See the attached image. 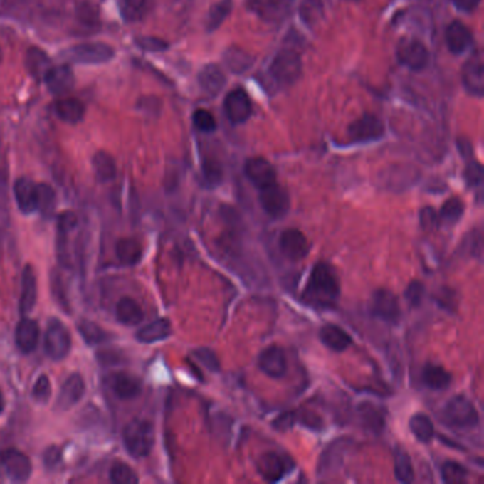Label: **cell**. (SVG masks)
Instances as JSON below:
<instances>
[{
	"label": "cell",
	"instance_id": "6da1fadb",
	"mask_svg": "<svg viewBox=\"0 0 484 484\" xmlns=\"http://www.w3.org/2000/svg\"><path fill=\"white\" fill-rule=\"evenodd\" d=\"M340 298V281L335 270L327 263H317L311 270L302 301L317 310L335 308Z\"/></svg>",
	"mask_w": 484,
	"mask_h": 484
},
{
	"label": "cell",
	"instance_id": "7a4b0ae2",
	"mask_svg": "<svg viewBox=\"0 0 484 484\" xmlns=\"http://www.w3.org/2000/svg\"><path fill=\"white\" fill-rule=\"evenodd\" d=\"M155 443V431L145 419H132L124 429V445L132 458H147Z\"/></svg>",
	"mask_w": 484,
	"mask_h": 484
},
{
	"label": "cell",
	"instance_id": "3957f363",
	"mask_svg": "<svg viewBox=\"0 0 484 484\" xmlns=\"http://www.w3.org/2000/svg\"><path fill=\"white\" fill-rule=\"evenodd\" d=\"M46 354L53 361L64 359L71 349V334L60 320H50L44 335Z\"/></svg>",
	"mask_w": 484,
	"mask_h": 484
},
{
	"label": "cell",
	"instance_id": "277c9868",
	"mask_svg": "<svg viewBox=\"0 0 484 484\" xmlns=\"http://www.w3.org/2000/svg\"><path fill=\"white\" fill-rule=\"evenodd\" d=\"M302 63L300 54L291 48L278 51L270 65V73L281 84H293L301 77Z\"/></svg>",
	"mask_w": 484,
	"mask_h": 484
},
{
	"label": "cell",
	"instance_id": "5b68a950",
	"mask_svg": "<svg viewBox=\"0 0 484 484\" xmlns=\"http://www.w3.org/2000/svg\"><path fill=\"white\" fill-rule=\"evenodd\" d=\"M115 51L110 44L101 41L81 43L67 51V58L77 64H102L114 57Z\"/></svg>",
	"mask_w": 484,
	"mask_h": 484
},
{
	"label": "cell",
	"instance_id": "8992f818",
	"mask_svg": "<svg viewBox=\"0 0 484 484\" xmlns=\"http://www.w3.org/2000/svg\"><path fill=\"white\" fill-rule=\"evenodd\" d=\"M445 415L448 421L456 428L470 429V428L478 426L479 424V414L475 405L462 395L453 396L448 402L445 408Z\"/></svg>",
	"mask_w": 484,
	"mask_h": 484
},
{
	"label": "cell",
	"instance_id": "52a82bcc",
	"mask_svg": "<svg viewBox=\"0 0 484 484\" xmlns=\"http://www.w3.org/2000/svg\"><path fill=\"white\" fill-rule=\"evenodd\" d=\"M294 468V463L290 458L280 455L277 452H267L263 453L258 459H257V472L258 475L270 483H275L280 482L281 479H284L285 475H288V472H291V469Z\"/></svg>",
	"mask_w": 484,
	"mask_h": 484
},
{
	"label": "cell",
	"instance_id": "ba28073f",
	"mask_svg": "<svg viewBox=\"0 0 484 484\" xmlns=\"http://www.w3.org/2000/svg\"><path fill=\"white\" fill-rule=\"evenodd\" d=\"M371 312L374 317L388 324H396L402 315L398 297L392 291L385 288H379L372 294Z\"/></svg>",
	"mask_w": 484,
	"mask_h": 484
},
{
	"label": "cell",
	"instance_id": "9c48e42d",
	"mask_svg": "<svg viewBox=\"0 0 484 484\" xmlns=\"http://www.w3.org/2000/svg\"><path fill=\"white\" fill-rule=\"evenodd\" d=\"M260 205L273 219L284 218L290 211V196L277 182L260 189Z\"/></svg>",
	"mask_w": 484,
	"mask_h": 484
},
{
	"label": "cell",
	"instance_id": "30bf717a",
	"mask_svg": "<svg viewBox=\"0 0 484 484\" xmlns=\"http://www.w3.org/2000/svg\"><path fill=\"white\" fill-rule=\"evenodd\" d=\"M0 468L16 483L27 482L33 470L30 459L16 449H6L0 453Z\"/></svg>",
	"mask_w": 484,
	"mask_h": 484
},
{
	"label": "cell",
	"instance_id": "8fae6325",
	"mask_svg": "<svg viewBox=\"0 0 484 484\" xmlns=\"http://www.w3.org/2000/svg\"><path fill=\"white\" fill-rule=\"evenodd\" d=\"M396 56L401 64L414 71L424 70L429 63V51L418 38H404L398 46Z\"/></svg>",
	"mask_w": 484,
	"mask_h": 484
},
{
	"label": "cell",
	"instance_id": "7c38bea8",
	"mask_svg": "<svg viewBox=\"0 0 484 484\" xmlns=\"http://www.w3.org/2000/svg\"><path fill=\"white\" fill-rule=\"evenodd\" d=\"M278 246H280V251L283 253V256L291 261H300L305 258L311 248L305 235L300 232L298 229L284 231L280 236Z\"/></svg>",
	"mask_w": 484,
	"mask_h": 484
},
{
	"label": "cell",
	"instance_id": "4fadbf2b",
	"mask_svg": "<svg viewBox=\"0 0 484 484\" xmlns=\"http://www.w3.org/2000/svg\"><path fill=\"white\" fill-rule=\"evenodd\" d=\"M385 132V127L375 115H364L354 121L348 128V135L354 142H368L379 140Z\"/></svg>",
	"mask_w": 484,
	"mask_h": 484
},
{
	"label": "cell",
	"instance_id": "5bb4252c",
	"mask_svg": "<svg viewBox=\"0 0 484 484\" xmlns=\"http://www.w3.org/2000/svg\"><path fill=\"white\" fill-rule=\"evenodd\" d=\"M85 392V384L80 374L70 375L63 384L56 401V411L65 412L77 405Z\"/></svg>",
	"mask_w": 484,
	"mask_h": 484
},
{
	"label": "cell",
	"instance_id": "9a60e30c",
	"mask_svg": "<svg viewBox=\"0 0 484 484\" xmlns=\"http://www.w3.org/2000/svg\"><path fill=\"white\" fill-rule=\"evenodd\" d=\"M244 174L247 179L258 189L275 184V169L267 159L260 157L246 161Z\"/></svg>",
	"mask_w": 484,
	"mask_h": 484
},
{
	"label": "cell",
	"instance_id": "2e32d148",
	"mask_svg": "<svg viewBox=\"0 0 484 484\" xmlns=\"http://www.w3.org/2000/svg\"><path fill=\"white\" fill-rule=\"evenodd\" d=\"M258 368L270 378H281L287 372V358L280 347H268L260 352L257 359Z\"/></svg>",
	"mask_w": 484,
	"mask_h": 484
},
{
	"label": "cell",
	"instance_id": "e0dca14e",
	"mask_svg": "<svg viewBox=\"0 0 484 484\" xmlns=\"http://www.w3.org/2000/svg\"><path fill=\"white\" fill-rule=\"evenodd\" d=\"M225 111L233 124H243L251 115V101L246 91L236 88L225 98Z\"/></svg>",
	"mask_w": 484,
	"mask_h": 484
},
{
	"label": "cell",
	"instance_id": "ac0fdd59",
	"mask_svg": "<svg viewBox=\"0 0 484 484\" xmlns=\"http://www.w3.org/2000/svg\"><path fill=\"white\" fill-rule=\"evenodd\" d=\"M48 91L54 95H64L74 87V73L70 65L61 64L57 67H51L46 77L43 78Z\"/></svg>",
	"mask_w": 484,
	"mask_h": 484
},
{
	"label": "cell",
	"instance_id": "d6986e66",
	"mask_svg": "<svg viewBox=\"0 0 484 484\" xmlns=\"http://www.w3.org/2000/svg\"><path fill=\"white\" fill-rule=\"evenodd\" d=\"M463 83L469 93L482 97L484 94V64L482 54L472 56L463 65Z\"/></svg>",
	"mask_w": 484,
	"mask_h": 484
},
{
	"label": "cell",
	"instance_id": "ffe728a7",
	"mask_svg": "<svg viewBox=\"0 0 484 484\" xmlns=\"http://www.w3.org/2000/svg\"><path fill=\"white\" fill-rule=\"evenodd\" d=\"M108 385L112 389V392L120 399H124V401L137 398L142 391L141 381L137 377L131 374H125V372L112 374L108 378Z\"/></svg>",
	"mask_w": 484,
	"mask_h": 484
},
{
	"label": "cell",
	"instance_id": "44dd1931",
	"mask_svg": "<svg viewBox=\"0 0 484 484\" xmlns=\"http://www.w3.org/2000/svg\"><path fill=\"white\" fill-rule=\"evenodd\" d=\"M291 0H248V7L267 21L284 19L291 7Z\"/></svg>",
	"mask_w": 484,
	"mask_h": 484
},
{
	"label": "cell",
	"instance_id": "7402d4cb",
	"mask_svg": "<svg viewBox=\"0 0 484 484\" xmlns=\"http://www.w3.org/2000/svg\"><path fill=\"white\" fill-rule=\"evenodd\" d=\"M40 330L38 324L31 318H24L17 324L16 332H14V341L17 348L23 354H30L36 349L38 344Z\"/></svg>",
	"mask_w": 484,
	"mask_h": 484
},
{
	"label": "cell",
	"instance_id": "603a6c76",
	"mask_svg": "<svg viewBox=\"0 0 484 484\" xmlns=\"http://www.w3.org/2000/svg\"><path fill=\"white\" fill-rule=\"evenodd\" d=\"M36 300H37L36 274L30 265H26L21 274V293L19 302V310L23 317L27 315L34 308Z\"/></svg>",
	"mask_w": 484,
	"mask_h": 484
},
{
	"label": "cell",
	"instance_id": "cb8c5ba5",
	"mask_svg": "<svg viewBox=\"0 0 484 484\" xmlns=\"http://www.w3.org/2000/svg\"><path fill=\"white\" fill-rule=\"evenodd\" d=\"M14 198L19 209L30 215L37 211L36 208V184L28 178H19L14 182Z\"/></svg>",
	"mask_w": 484,
	"mask_h": 484
},
{
	"label": "cell",
	"instance_id": "d4e9b609",
	"mask_svg": "<svg viewBox=\"0 0 484 484\" xmlns=\"http://www.w3.org/2000/svg\"><path fill=\"white\" fill-rule=\"evenodd\" d=\"M320 340L327 348H330L335 352H342V351L348 349L352 344L351 335L344 328H341L335 324L324 325L320 331Z\"/></svg>",
	"mask_w": 484,
	"mask_h": 484
},
{
	"label": "cell",
	"instance_id": "484cf974",
	"mask_svg": "<svg viewBox=\"0 0 484 484\" xmlns=\"http://www.w3.org/2000/svg\"><path fill=\"white\" fill-rule=\"evenodd\" d=\"M446 44L455 54L465 53L472 44V33L462 21H453L446 28Z\"/></svg>",
	"mask_w": 484,
	"mask_h": 484
},
{
	"label": "cell",
	"instance_id": "4316f807",
	"mask_svg": "<svg viewBox=\"0 0 484 484\" xmlns=\"http://www.w3.org/2000/svg\"><path fill=\"white\" fill-rule=\"evenodd\" d=\"M24 64L30 75L36 80H43L48 70L53 67L50 57L40 47H30L26 51Z\"/></svg>",
	"mask_w": 484,
	"mask_h": 484
},
{
	"label": "cell",
	"instance_id": "83f0119b",
	"mask_svg": "<svg viewBox=\"0 0 484 484\" xmlns=\"http://www.w3.org/2000/svg\"><path fill=\"white\" fill-rule=\"evenodd\" d=\"M199 84L209 95H218L226 84V77L219 65L208 64L199 73Z\"/></svg>",
	"mask_w": 484,
	"mask_h": 484
},
{
	"label": "cell",
	"instance_id": "f1b7e54d",
	"mask_svg": "<svg viewBox=\"0 0 484 484\" xmlns=\"http://www.w3.org/2000/svg\"><path fill=\"white\" fill-rule=\"evenodd\" d=\"M171 334H172L171 321L167 318H159L142 327L137 332V340L142 344H154L167 340Z\"/></svg>",
	"mask_w": 484,
	"mask_h": 484
},
{
	"label": "cell",
	"instance_id": "f546056e",
	"mask_svg": "<svg viewBox=\"0 0 484 484\" xmlns=\"http://www.w3.org/2000/svg\"><path fill=\"white\" fill-rule=\"evenodd\" d=\"M56 114L63 122L74 125V124H78L80 121H83L84 114H85V108H84V104L78 98L67 97V98L57 101Z\"/></svg>",
	"mask_w": 484,
	"mask_h": 484
},
{
	"label": "cell",
	"instance_id": "4dcf8cb0",
	"mask_svg": "<svg viewBox=\"0 0 484 484\" xmlns=\"http://www.w3.org/2000/svg\"><path fill=\"white\" fill-rule=\"evenodd\" d=\"M117 320L124 325H138L144 320V311L131 297H122L115 307Z\"/></svg>",
	"mask_w": 484,
	"mask_h": 484
},
{
	"label": "cell",
	"instance_id": "1f68e13d",
	"mask_svg": "<svg viewBox=\"0 0 484 484\" xmlns=\"http://www.w3.org/2000/svg\"><path fill=\"white\" fill-rule=\"evenodd\" d=\"M93 169H94L95 178L102 184L111 182L117 177L115 159L108 152H104V151H98L93 157Z\"/></svg>",
	"mask_w": 484,
	"mask_h": 484
},
{
	"label": "cell",
	"instance_id": "d6a6232c",
	"mask_svg": "<svg viewBox=\"0 0 484 484\" xmlns=\"http://www.w3.org/2000/svg\"><path fill=\"white\" fill-rule=\"evenodd\" d=\"M223 60H225L226 67L236 74H242V73L248 71L254 63V58L248 51H246L242 47H235V46L229 47L223 53Z\"/></svg>",
	"mask_w": 484,
	"mask_h": 484
},
{
	"label": "cell",
	"instance_id": "836d02e7",
	"mask_svg": "<svg viewBox=\"0 0 484 484\" xmlns=\"http://www.w3.org/2000/svg\"><path fill=\"white\" fill-rule=\"evenodd\" d=\"M422 379L425 385L433 391H442L446 389L452 382V375L441 365L428 364L424 368Z\"/></svg>",
	"mask_w": 484,
	"mask_h": 484
},
{
	"label": "cell",
	"instance_id": "e575fe53",
	"mask_svg": "<svg viewBox=\"0 0 484 484\" xmlns=\"http://www.w3.org/2000/svg\"><path fill=\"white\" fill-rule=\"evenodd\" d=\"M115 254L125 265H135L142 257V246L137 239L122 238L115 244Z\"/></svg>",
	"mask_w": 484,
	"mask_h": 484
},
{
	"label": "cell",
	"instance_id": "d590c367",
	"mask_svg": "<svg viewBox=\"0 0 484 484\" xmlns=\"http://www.w3.org/2000/svg\"><path fill=\"white\" fill-rule=\"evenodd\" d=\"M395 476L401 483L409 484L415 480V470L408 452L402 448H396L394 452Z\"/></svg>",
	"mask_w": 484,
	"mask_h": 484
},
{
	"label": "cell",
	"instance_id": "8d00e7d4",
	"mask_svg": "<svg viewBox=\"0 0 484 484\" xmlns=\"http://www.w3.org/2000/svg\"><path fill=\"white\" fill-rule=\"evenodd\" d=\"M409 428H411V432L414 433V436L424 443L431 442L435 436V426H433L431 418L426 416L425 414L414 415L409 421Z\"/></svg>",
	"mask_w": 484,
	"mask_h": 484
},
{
	"label": "cell",
	"instance_id": "74e56055",
	"mask_svg": "<svg viewBox=\"0 0 484 484\" xmlns=\"http://www.w3.org/2000/svg\"><path fill=\"white\" fill-rule=\"evenodd\" d=\"M77 328H78V332L81 334V337L84 338V341L88 345H100V344H104L110 340L108 332L93 321L81 320L78 322Z\"/></svg>",
	"mask_w": 484,
	"mask_h": 484
},
{
	"label": "cell",
	"instance_id": "f35d334b",
	"mask_svg": "<svg viewBox=\"0 0 484 484\" xmlns=\"http://www.w3.org/2000/svg\"><path fill=\"white\" fill-rule=\"evenodd\" d=\"M36 208L43 216H51L56 209V194L46 184L36 185Z\"/></svg>",
	"mask_w": 484,
	"mask_h": 484
},
{
	"label": "cell",
	"instance_id": "ab89813d",
	"mask_svg": "<svg viewBox=\"0 0 484 484\" xmlns=\"http://www.w3.org/2000/svg\"><path fill=\"white\" fill-rule=\"evenodd\" d=\"M232 7H233L232 0H219L216 4H214L206 17L208 30L214 31L219 28L223 24V21L228 19V16L231 14Z\"/></svg>",
	"mask_w": 484,
	"mask_h": 484
},
{
	"label": "cell",
	"instance_id": "60d3db41",
	"mask_svg": "<svg viewBox=\"0 0 484 484\" xmlns=\"http://www.w3.org/2000/svg\"><path fill=\"white\" fill-rule=\"evenodd\" d=\"M463 212H465V204L459 198H451L443 204L439 218L441 221L446 223L455 225L462 219Z\"/></svg>",
	"mask_w": 484,
	"mask_h": 484
},
{
	"label": "cell",
	"instance_id": "b9f144b4",
	"mask_svg": "<svg viewBox=\"0 0 484 484\" xmlns=\"http://www.w3.org/2000/svg\"><path fill=\"white\" fill-rule=\"evenodd\" d=\"M442 478L445 483H465L468 480V470L456 462H446L442 466Z\"/></svg>",
	"mask_w": 484,
	"mask_h": 484
},
{
	"label": "cell",
	"instance_id": "7bdbcfd3",
	"mask_svg": "<svg viewBox=\"0 0 484 484\" xmlns=\"http://www.w3.org/2000/svg\"><path fill=\"white\" fill-rule=\"evenodd\" d=\"M361 415L365 421V425L372 431L379 433L384 429V415L379 409L369 404H364L361 406Z\"/></svg>",
	"mask_w": 484,
	"mask_h": 484
},
{
	"label": "cell",
	"instance_id": "ee69618b",
	"mask_svg": "<svg viewBox=\"0 0 484 484\" xmlns=\"http://www.w3.org/2000/svg\"><path fill=\"white\" fill-rule=\"evenodd\" d=\"M145 0H121V16L127 21L140 20L145 14Z\"/></svg>",
	"mask_w": 484,
	"mask_h": 484
},
{
	"label": "cell",
	"instance_id": "f6af8a7d",
	"mask_svg": "<svg viewBox=\"0 0 484 484\" xmlns=\"http://www.w3.org/2000/svg\"><path fill=\"white\" fill-rule=\"evenodd\" d=\"M111 482L115 484H137L138 476L135 472L125 463H115L110 472Z\"/></svg>",
	"mask_w": 484,
	"mask_h": 484
},
{
	"label": "cell",
	"instance_id": "bcb514c9",
	"mask_svg": "<svg viewBox=\"0 0 484 484\" xmlns=\"http://www.w3.org/2000/svg\"><path fill=\"white\" fill-rule=\"evenodd\" d=\"M202 172H204V178L206 184L212 188L218 186L223 179L222 165L215 159H205L202 165Z\"/></svg>",
	"mask_w": 484,
	"mask_h": 484
},
{
	"label": "cell",
	"instance_id": "7dc6e473",
	"mask_svg": "<svg viewBox=\"0 0 484 484\" xmlns=\"http://www.w3.org/2000/svg\"><path fill=\"white\" fill-rule=\"evenodd\" d=\"M345 449L344 442H334L330 448H327V451L322 455L321 459V466H322V472H328L330 469H335L337 468V462L341 463V455L342 451Z\"/></svg>",
	"mask_w": 484,
	"mask_h": 484
},
{
	"label": "cell",
	"instance_id": "c3c4849f",
	"mask_svg": "<svg viewBox=\"0 0 484 484\" xmlns=\"http://www.w3.org/2000/svg\"><path fill=\"white\" fill-rule=\"evenodd\" d=\"M324 13V0H304L301 6V17L305 23L312 24L321 19Z\"/></svg>",
	"mask_w": 484,
	"mask_h": 484
},
{
	"label": "cell",
	"instance_id": "681fc988",
	"mask_svg": "<svg viewBox=\"0 0 484 484\" xmlns=\"http://www.w3.org/2000/svg\"><path fill=\"white\" fill-rule=\"evenodd\" d=\"M135 43L141 50L149 51V53H159V51H165L169 48L168 41H165L161 37H155V36H141L135 40Z\"/></svg>",
	"mask_w": 484,
	"mask_h": 484
},
{
	"label": "cell",
	"instance_id": "f907efd6",
	"mask_svg": "<svg viewBox=\"0 0 484 484\" xmlns=\"http://www.w3.org/2000/svg\"><path fill=\"white\" fill-rule=\"evenodd\" d=\"M194 124L202 132H212L216 130V120L208 110H196L194 112Z\"/></svg>",
	"mask_w": 484,
	"mask_h": 484
},
{
	"label": "cell",
	"instance_id": "816d5d0a",
	"mask_svg": "<svg viewBox=\"0 0 484 484\" xmlns=\"http://www.w3.org/2000/svg\"><path fill=\"white\" fill-rule=\"evenodd\" d=\"M425 284L418 281V280H414L408 284L406 290H405V298L408 301V304L411 307H419L421 302L424 301V297H425Z\"/></svg>",
	"mask_w": 484,
	"mask_h": 484
},
{
	"label": "cell",
	"instance_id": "f5cc1de1",
	"mask_svg": "<svg viewBox=\"0 0 484 484\" xmlns=\"http://www.w3.org/2000/svg\"><path fill=\"white\" fill-rule=\"evenodd\" d=\"M51 396V382L47 375H40L33 386V398L38 404H46Z\"/></svg>",
	"mask_w": 484,
	"mask_h": 484
},
{
	"label": "cell",
	"instance_id": "db71d44e",
	"mask_svg": "<svg viewBox=\"0 0 484 484\" xmlns=\"http://www.w3.org/2000/svg\"><path fill=\"white\" fill-rule=\"evenodd\" d=\"M419 221H421V226L424 231L426 232H433L436 231L439 226H441V218H439V214L428 206V208H424L421 211V215H419Z\"/></svg>",
	"mask_w": 484,
	"mask_h": 484
},
{
	"label": "cell",
	"instance_id": "11a10c76",
	"mask_svg": "<svg viewBox=\"0 0 484 484\" xmlns=\"http://www.w3.org/2000/svg\"><path fill=\"white\" fill-rule=\"evenodd\" d=\"M194 355L196 357V359L204 365L206 367L209 371L212 372H218L221 369V362L216 357V354L209 349V348H199L194 352Z\"/></svg>",
	"mask_w": 484,
	"mask_h": 484
},
{
	"label": "cell",
	"instance_id": "9f6ffc18",
	"mask_svg": "<svg viewBox=\"0 0 484 484\" xmlns=\"http://www.w3.org/2000/svg\"><path fill=\"white\" fill-rule=\"evenodd\" d=\"M483 175L482 164H479L476 161H472V162L468 164V167L465 169V179H466L469 186H472V188L479 186L483 182Z\"/></svg>",
	"mask_w": 484,
	"mask_h": 484
},
{
	"label": "cell",
	"instance_id": "6f0895ef",
	"mask_svg": "<svg viewBox=\"0 0 484 484\" xmlns=\"http://www.w3.org/2000/svg\"><path fill=\"white\" fill-rule=\"evenodd\" d=\"M78 223V219L75 214L65 211L58 216V223H57V233L60 235H68Z\"/></svg>",
	"mask_w": 484,
	"mask_h": 484
},
{
	"label": "cell",
	"instance_id": "680465c9",
	"mask_svg": "<svg viewBox=\"0 0 484 484\" xmlns=\"http://www.w3.org/2000/svg\"><path fill=\"white\" fill-rule=\"evenodd\" d=\"M297 422H300L301 425H304L305 428H308L311 431H321L322 425H324L322 419L312 412L297 414Z\"/></svg>",
	"mask_w": 484,
	"mask_h": 484
},
{
	"label": "cell",
	"instance_id": "91938a15",
	"mask_svg": "<svg viewBox=\"0 0 484 484\" xmlns=\"http://www.w3.org/2000/svg\"><path fill=\"white\" fill-rule=\"evenodd\" d=\"M297 422V414L295 412H285L283 415H280L274 422H273V426L275 431H288L291 429Z\"/></svg>",
	"mask_w": 484,
	"mask_h": 484
},
{
	"label": "cell",
	"instance_id": "94428289",
	"mask_svg": "<svg viewBox=\"0 0 484 484\" xmlns=\"http://www.w3.org/2000/svg\"><path fill=\"white\" fill-rule=\"evenodd\" d=\"M453 295H455L453 290L445 288V290H441V291H439V294H438V297H436V301H438V304H439L441 307H443V308H446L448 311H451V310H453L455 305H456V300H453Z\"/></svg>",
	"mask_w": 484,
	"mask_h": 484
},
{
	"label": "cell",
	"instance_id": "6125c7cd",
	"mask_svg": "<svg viewBox=\"0 0 484 484\" xmlns=\"http://www.w3.org/2000/svg\"><path fill=\"white\" fill-rule=\"evenodd\" d=\"M453 4L462 11H473L479 6L480 0H452Z\"/></svg>",
	"mask_w": 484,
	"mask_h": 484
},
{
	"label": "cell",
	"instance_id": "be15d7a7",
	"mask_svg": "<svg viewBox=\"0 0 484 484\" xmlns=\"http://www.w3.org/2000/svg\"><path fill=\"white\" fill-rule=\"evenodd\" d=\"M465 144L466 145H463V142L462 141H459V149H461V154L463 155V157H470L472 155V145L468 142V141H465Z\"/></svg>",
	"mask_w": 484,
	"mask_h": 484
},
{
	"label": "cell",
	"instance_id": "e7e4bbea",
	"mask_svg": "<svg viewBox=\"0 0 484 484\" xmlns=\"http://www.w3.org/2000/svg\"><path fill=\"white\" fill-rule=\"evenodd\" d=\"M3 409H4V399H3V395L0 392V414L3 412Z\"/></svg>",
	"mask_w": 484,
	"mask_h": 484
},
{
	"label": "cell",
	"instance_id": "03108f58",
	"mask_svg": "<svg viewBox=\"0 0 484 484\" xmlns=\"http://www.w3.org/2000/svg\"><path fill=\"white\" fill-rule=\"evenodd\" d=\"M0 61H1V48H0Z\"/></svg>",
	"mask_w": 484,
	"mask_h": 484
}]
</instances>
